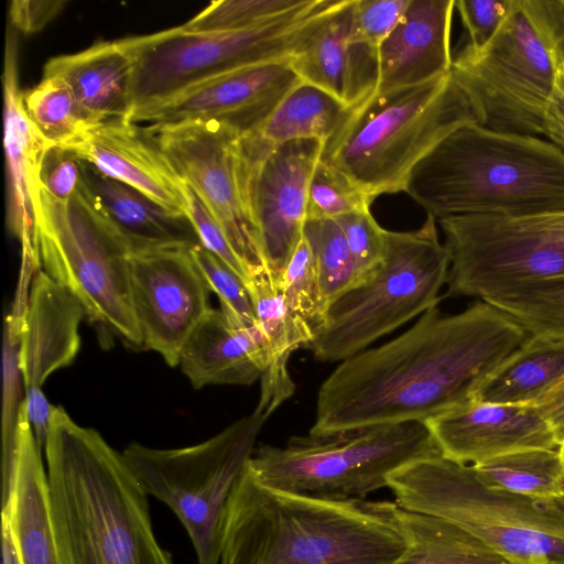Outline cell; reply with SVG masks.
<instances>
[{
    "label": "cell",
    "instance_id": "obj_1",
    "mask_svg": "<svg viewBox=\"0 0 564 564\" xmlns=\"http://www.w3.org/2000/svg\"><path fill=\"white\" fill-rule=\"evenodd\" d=\"M528 336L514 318L481 300L455 314L434 306L392 340L340 361L318 390L310 435L424 423L471 401Z\"/></svg>",
    "mask_w": 564,
    "mask_h": 564
},
{
    "label": "cell",
    "instance_id": "obj_2",
    "mask_svg": "<svg viewBox=\"0 0 564 564\" xmlns=\"http://www.w3.org/2000/svg\"><path fill=\"white\" fill-rule=\"evenodd\" d=\"M61 564H175L122 453L53 405L44 444Z\"/></svg>",
    "mask_w": 564,
    "mask_h": 564
},
{
    "label": "cell",
    "instance_id": "obj_3",
    "mask_svg": "<svg viewBox=\"0 0 564 564\" xmlns=\"http://www.w3.org/2000/svg\"><path fill=\"white\" fill-rule=\"evenodd\" d=\"M408 545L391 501H328L272 489L247 466L228 501L219 564H392Z\"/></svg>",
    "mask_w": 564,
    "mask_h": 564
},
{
    "label": "cell",
    "instance_id": "obj_4",
    "mask_svg": "<svg viewBox=\"0 0 564 564\" xmlns=\"http://www.w3.org/2000/svg\"><path fill=\"white\" fill-rule=\"evenodd\" d=\"M405 193L435 219L564 209V152L536 135L467 123L412 172Z\"/></svg>",
    "mask_w": 564,
    "mask_h": 564
},
{
    "label": "cell",
    "instance_id": "obj_5",
    "mask_svg": "<svg viewBox=\"0 0 564 564\" xmlns=\"http://www.w3.org/2000/svg\"><path fill=\"white\" fill-rule=\"evenodd\" d=\"M467 123L480 124L451 70L419 85L372 93L348 107L323 145L321 162L373 200L405 192L417 164Z\"/></svg>",
    "mask_w": 564,
    "mask_h": 564
},
{
    "label": "cell",
    "instance_id": "obj_6",
    "mask_svg": "<svg viewBox=\"0 0 564 564\" xmlns=\"http://www.w3.org/2000/svg\"><path fill=\"white\" fill-rule=\"evenodd\" d=\"M563 64V0H512L485 46L464 45L453 56L452 74L470 98L480 124L541 137L543 110Z\"/></svg>",
    "mask_w": 564,
    "mask_h": 564
},
{
    "label": "cell",
    "instance_id": "obj_7",
    "mask_svg": "<svg viewBox=\"0 0 564 564\" xmlns=\"http://www.w3.org/2000/svg\"><path fill=\"white\" fill-rule=\"evenodd\" d=\"M388 488L400 508L455 523L511 564H564V498L491 489L442 455L399 469Z\"/></svg>",
    "mask_w": 564,
    "mask_h": 564
},
{
    "label": "cell",
    "instance_id": "obj_8",
    "mask_svg": "<svg viewBox=\"0 0 564 564\" xmlns=\"http://www.w3.org/2000/svg\"><path fill=\"white\" fill-rule=\"evenodd\" d=\"M344 2L311 0L273 22L247 30L192 32L178 25L119 39L132 67L129 121L218 75L291 59Z\"/></svg>",
    "mask_w": 564,
    "mask_h": 564
},
{
    "label": "cell",
    "instance_id": "obj_9",
    "mask_svg": "<svg viewBox=\"0 0 564 564\" xmlns=\"http://www.w3.org/2000/svg\"><path fill=\"white\" fill-rule=\"evenodd\" d=\"M449 267V251L433 216L415 230L386 229L382 261L326 307L307 347L322 361H343L365 350L437 306Z\"/></svg>",
    "mask_w": 564,
    "mask_h": 564
},
{
    "label": "cell",
    "instance_id": "obj_10",
    "mask_svg": "<svg viewBox=\"0 0 564 564\" xmlns=\"http://www.w3.org/2000/svg\"><path fill=\"white\" fill-rule=\"evenodd\" d=\"M441 451L423 422L383 424L254 449L247 469L275 490L328 501L362 500L392 474Z\"/></svg>",
    "mask_w": 564,
    "mask_h": 564
},
{
    "label": "cell",
    "instance_id": "obj_11",
    "mask_svg": "<svg viewBox=\"0 0 564 564\" xmlns=\"http://www.w3.org/2000/svg\"><path fill=\"white\" fill-rule=\"evenodd\" d=\"M34 238L43 271L70 291L86 314L143 345L130 290V248L95 208L84 183L69 202L41 185L33 198Z\"/></svg>",
    "mask_w": 564,
    "mask_h": 564
},
{
    "label": "cell",
    "instance_id": "obj_12",
    "mask_svg": "<svg viewBox=\"0 0 564 564\" xmlns=\"http://www.w3.org/2000/svg\"><path fill=\"white\" fill-rule=\"evenodd\" d=\"M269 416L254 409L210 438L185 447L131 443L122 456L142 489L185 528L198 564H219L227 506Z\"/></svg>",
    "mask_w": 564,
    "mask_h": 564
},
{
    "label": "cell",
    "instance_id": "obj_13",
    "mask_svg": "<svg viewBox=\"0 0 564 564\" xmlns=\"http://www.w3.org/2000/svg\"><path fill=\"white\" fill-rule=\"evenodd\" d=\"M451 256L446 296L481 301L564 275V209L436 219Z\"/></svg>",
    "mask_w": 564,
    "mask_h": 564
},
{
    "label": "cell",
    "instance_id": "obj_14",
    "mask_svg": "<svg viewBox=\"0 0 564 564\" xmlns=\"http://www.w3.org/2000/svg\"><path fill=\"white\" fill-rule=\"evenodd\" d=\"M141 128L219 225L248 281L268 271L241 178V135L218 121Z\"/></svg>",
    "mask_w": 564,
    "mask_h": 564
},
{
    "label": "cell",
    "instance_id": "obj_15",
    "mask_svg": "<svg viewBox=\"0 0 564 564\" xmlns=\"http://www.w3.org/2000/svg\"><path fill=\"white\" fill-rule=\"evenodd\" d=\"M322 151L316 140L270 145L256 133L240 137L242 184L268 272L276 282L303 236L308 187Z\"/></svg>",
    "mask_w": 564,
    "mask_h": 564
},
{
    "label": "cell",
    "instance_id": "obj_16",
    "mask_svg": "<svg viewBox=\"0 0 564 564\" xmlns=\"http://www.w3.org/2000/svg\"><path fill=\"white\" fill-rule=\"evenodd\" d=\"M191 247L131 251L130 290L142 343L178 366L189 335L209 312L210 289Z\"/></svg>",
    "mask_w": 564,
    "mask_h": 564
},
{
    "label": "cell",
    "instance_id": "obj_17",
    "mask_svg": "<svg viewBox=\"0 0 564 564\" xmlns=\"http://www.w3.org/2000/svg\"><path fill=\"white\" fill-rule=\"evenodd\" d=\"M84 314V306L70 291L41 269L33 275L20 328L19 365L23 403L41 448L53 408L42 387L53 372L70 365L78 354Z\"/></svg>",
    "mask_w": 564,
    "mask_h": 564
},
{
    "label": "cell",
    "instance_id": "obj_18",
    "mask_svg": "<svg viewBox=\"0 0 564 564\" xmlns=\"http://www.w3.org/2000/svg\"><path fill=\"white\" fill-rule=\"evenodd\" d=\"M290 61L260 63L218 75L156 108L135 115L130 122L162 127L218 121L240 135L256 133L290 90L301 83Z\"/></svg>",
    "mask_w": 564,
    "mask_h": 564
},
{
    "label": "cell",
    "instance_id": "obj_19",
    "mask_svg": "<svg viewBox=\"0 0 564 564\" xmlns=\"http://www.w3.org/2000/svg\"><path fill=\"white\" fill-rule=\"evenodd\" d=\"M62 149L101 175L140 192L169 213L186 217L187 184L139 124L117 120L90 126Z\"/></svg>",
    "mask_w": 564,
    "mask_h": 564
},
{
    "label": "cell",
    "instance_id": "obj_20",
    "mask_svg": "<svg viewBox=\"0 0 564 564\" xmlns=\"http://www.w3.org/2000/svg\"><path fill=\"white\" fill-rule=\"evenodd\" d=\"M442 456L464 465L525 448H555L556 438L532 405L469 401L426 422Z\"/></svg>",
    "mask_w": 564,
    "mask_h": 564
},
{
    "label": "cell",
    "instance_id": "obj_21",
    "mask_svg": "<svg viewBox=\"0 0 564 564\" xmlns=\"http://www.w3.org/2000/svg\"><path fill=\"white\" fill-rule=\"evenodd\" d=\"M3 85L4 152L9 176L8 224L20 240L22 260L39 265L34 238L33 198L42 185L41 172L47 152L55 147L30 120L19 85L17 31L6 36Z\"/></svg>",
    "mask_w": 564,
    "mask_h": 564
},
{
    "label": "cell",
    "instance_id": "obj_22",
    "mask_svg": "<svg viewBox=\"0 0 564 564\" xmlns=\"http://www.w3.org/2000/svg\"><path fill=\"white\" fill-rule=\"evenodd\" d=\"M455 0H410L403 17L377 48L373 93L419 85L452 70Z\"/></svg>",
    "mask_w": 564,
    "mask_h": 564
},
{
    "label": "cell",
    "instance_id": "obj_23",
    "mask_svg": "<svg viewBox=\"0 0 564 564\" xmlns=\"http://www.w3.org/2000/svg\"><path fill=\"white\" fill-rule=\"evenodd\" d=\"M268 365L267 340L259 324L243 326L214 307L187 338L178 364L196 389L208 384H252L261 379Z\"/></svg>",
    "mask_w": 564,
    "mask_h": 564
},
{
    "label": "cell",
    "instance_id": "obj_24",
    "mask_svg": "<svg viewBox=\"0 0 564 564\" xmlns=\"http://www.w3.org/2000/svg\"><path fill=\"white\" fill-rule=\"evenodd\" d=\"M352 4L354 0H345L290 61L301 82L347 107L370 96L377 82V51L352 45L349 40Z\"/></svg>",
    "mask_w": 564,
    "mask_h": 564
},
{
    "label": "cell",
    "instance_id": "obj_25",
    "mask_svg": "<svg viewBox=\"0 0 564 564\" xmlns=\"http://www.w3.org/2000/svg\"><path fill=\"white\" fill-rule=\"evenodd\" d=\"M131 74L130 58L119 40L52 57L43 68L44 76H57L69 86L89 126L129 121Z\"/></svg>",
    "mask_w": 564,
    "mask_h": 564
},
{
    "label": "cell",
    "instance_id": "obj_26",
    "mask_svg": "<svg viewBox=\"0 0 564 564\" xmlns=\"http://www.w3.org/2000/svg\"><path fill=\"white\" fill-rule=\"evenodd\" d=\"M22 402L17 431L15 480L8 511L22 564H61L50 508L47 473Z\"/></svg>",
    "mask_w": 564,
    "mask_h": 564
},
{
    "label": "cell",
    "instance_id": "obj_27",
    "mask_svg": "<svg viewBox=\"0 0 564 564\" xmlns=\"http://www.w3.org/2000/svg\"><path fill=\"white\" fill-rule=\"evenodd\" d=\"M84 177L93 205L123 238L130 251L199 243L186 217L169 213L140 192L101 175L86 162Z\"/></svg>",
    "mask_w": 564,
    "mask_h": 564
},
{
    "label": "cell",
    "instance_id": "obj_28",
    "mask_svg": "<svg viewBox=\"0 0 564 564\" xmlns=\"http://www.w3.org/2000/svg\"><path fill=\"white\" fill-rule=\"evenodd\" d=\"M247 286L269 351V365L260 379L261 393L256 409L270 416L295 390L288 361L293 351L310 344L313 327L289 306L278 282L268 271L252 275Z\"/></svg>",
    "mask_w": 564,
    "mask_h": 564
},
{
    "label": "cell",
    "instance_id": "obj_29",
    "mask_svg": "<svg viewBox=\"0 0 564 564\" xmlns=\"http://www.w3.org/2000/svg\"><path fill=\"white\" fill-rule=\"evenodd\" d=\"M564 377V339L530 335L480 383L473 401L532 405Z\"/></svg>",
    "mask_w": 564,
    "mask_h": 564
},
{
    "label": "cell",
    "instance_id": "obj_30",
    "mask_svg": "<svg viewBox=\"0 0 564 564\" xmlns=\"http://www.w3.org/2000/svg\"><path fill=\"white\" fill-rule=\"evenodd\" d=\"M408 538L392 564H511L455 523L400 508Z\"/></svg>",
    "mask_w": 564,
    "mask_h": 564
},
{
    "label": "cell",
    "instance_id": "obj_31",
    "mask_svg": "<svg viewBox=\"0 0 564 564\" xmlns=\"http://www.w3.org/2000/svg\"><path fill=\"white\" fill-rule=\"evenodd\" d=\"M487 487L538 500L564 498V457L561 446L525 448L471 465Z\"/></svg>",
    "mask_w": 564,
    "mask_h": 564
},
{
    "label": "cell",
    "instance_id": "obj_32",
    "mask_svg": "<svg viewBox=\"0 0 564 564\" xmlns=\"http://www.w3.org/2000/svg\"><path fill=\"white\" fill-rule=\"evenodd\" d=\"M347 106L313 85L301 82L282 99L256 132L270 145L316 140L323 145L341 122Z\"/></svg>",
    "mask_w": 564,
    "mask_h": 564
},
{
    "label": "cell",
    "instance_id": "obj_33",
    "mask_svg": "<svg viewBox=\"0 0 564 564\" xmlns=\"http://www.w3.org/2000/svg\"><path fill=\"white\" fill-rule=\"evenodd\" d=\"M485 302L510 315L530 335L564 339V275L521 284Z\"/></svg>",
    "mask_w": 564,
    "mask_h": 564
},
{
    "label": "cell",
    "instance_id": "obj_34",
    "mask_svg": "<svg viewBox=\"0 0 564 564\" xmlns=\"http://www.w3.org/2000/svg\"><path fill=\"white\" fill-rule=\"evenodd\" d=\"M23 310L13 306L4 321L2 350V503L9 509L14 490L17 431L21 400L22 376L19 365L20 328Z\"/></svg>",
    "mask_w": 564,
    "mask_h": 564
},
{
    "label": "cell",
    "instance_id": "obj_35",
    "mask_svg": "<svg viewBox=\"0 0 564 564\" xmlns=\"http://www.w3.org/2000/svg\"><path fill=\"white\" fill-rule=\"evenodd\" d=\"M25 111L39 131L55 147L66 148L90 126L69 86L57 76H44L23 91Z\"/></svg>",
    "mask_w": 564,
    "mask_h": 564
},
{
    "label": "cell",
    "instance_id": "obj_36",
    "mask_svg": "<svg viewBox=\"0 0 564 564\" xmlns=\"http://www.w3.org/2000/svg\"><path fill=\"white\" fill-rule=\"evenodd\" d=\"M303 236L316 261L325 311L335 299L355 286L360 275L344 232L335 219L306 220Z\"/></svg>",
    "mask_w": 564,
    "mask_h": 564
},
{
    "label": "cell",
    "instance_id": "obj_37",
    "mask_svg": "<svg viewBox=\"0 0 564 564\" xmlns=\"http://www.w3.org/2000/svg\"><path fill=\"white\" fill-rule=\"evenodd\" d=\"M311 0L213 1L182 26L192 32H225L257 28L273 22Z\"/></svg>",
    "mask_w": 564,
    "mask_h": 564
},
{
    "label": "cell",
    "instance_id": "obj_38",
    "mask_svg": "<svg viewBox=\"0 0 564 564\" xmlns=\"http://www.w3.org/2000/svg\"><path fill=\"white\" fill-rule=\"evenodd\" d=\"M372 202L343 174L319 160L308 187L306 220L336 219L369 209Z\"/></svg>",
    "mask_w": 564,
    "mask_h": 564
},
{
    "label": "cell",
    "instance_id": "obj_39",
    "mask_svg": "<svg viewBox=\"0 0 564 564\" xmlns=\"http://www.w3.org/2000/svg\"><path fill=\"white\" fill-rule=\"evenodd\" d=\"M189 252L210 291L218 296L220 308L243 326L258 325L246 281L200 243L192 246Z\"/></svg>",
    "mask_w": 564,
    "mask_h": 564
},
{
    "label": "cell",
    "instance_id": "obj_40",
    "mask_svg": "<svg viewBox=\"0 0 564 564\" xmlns=\"http://www.w3.org/2000/svg\"><path fill=\"white\" fill-rule=\"evenodd\" d=\"M289 306L312 327L319 323L324 307L321 300L318 272L313 251L302 236L279 282Z\"/></svg>",
    "mask_w": 564,
    "mask_h": 564
},
{
    "label": "cell",
    "instance_id": "obj_41",
    "mask_svg": "<svg viewBox=\"0 0 564 564\" xmlns=\"http://www.w3.org/2000/svg\"><path fill=\"white\" fill-rule=\"evenodd\" d=\"M410 0H354L350 43L377 51L400 22Z\"/></svg>",
    "mask_w": 564,
    "mask_h": 564
},
{
    "label": "cell",
    "instance_id": "obj_42",
    "mask_svg": "<svg viewBox=\"0 0 564 564\" xmlns=\"http://www.w3.org/2000/svg\"><path fill=\"white\" fill-rule=\"evenodd\" d=\"M335 220L344 232L361 280L384 257L386 229L379 226L370 209L347 214Z\"/></svg>",
    "mask_w": 564,
    "mask_h": 564
},
{
    "label": "cell",
    "instance_id": "obj_43",
    "mask_svg": "<svg viewBox=\"0 0 564 564\" xmlns=\"http://www.w3.org/2000/svg\"><path fill=\"white\" fill-rule=\"evenodd\" d=\"M512 0H455L467 34L465 46L479 50L496 34L511 9Z\"/></svg>",
    "mask_w": 564,
    "mask_h": 564
},
{
    "label": "cell",
    "instance_id": "obj_44",
    "mask_svg": "<svg viewBox=\"0 0 564 564\" xmlns=\"http://www.w3.org/2000/svg\"><path fill=\"white\" fill-rule=\"evenodd\" d=\"M84 169L85 162L75 154L53 147L42 166V186L55 199L69 202L84 183Z\"/></svg>",
    "mask_w": 564,
    "mask_h": 564
},
{
    "label": "cell",
    "instance_id": "obj_45",
    "mask_svg": "<svg viewBox=\"0 0 564 564\" xmlns=\"http://www.w3.org/2000/svg\"><path fill=\"white\" fill-rule=\"evenodd\" d=\"M187 212L186 217L193 226L199 243L221 259L247 283L248 275L240 260L232 250L229 241L219 225L208 213L194 192L187 186Z\"/></svg>",
    "mask_w": 564,
    "mask_h": 564
},
{
    "label": "cell",
    "instance_id": "obj_46",
    "mask_svg": "<svg viewBox=\"0 0 564 564\" xmlns=\"http://www.w3.org/2000/svg\"><path fill=\"white\" fill-rule=\"evenodd\" d=\"M66 4L65 0H13L9 7L11 28L23 34L40 32Z\"/></svg>",
    "mask_w": 564,
    "mask_h": 564
},
{
    "label": "cell",
    "instance_id": "obj_47",
    "mask_svg": "<svg viewBox=\"0 0 564 564\" xmlns=\"http://www.w3.org/2000/svg\"><path fill=\"white\" fill-rule=\"evenodd\" d=\"M542 135L564 152V64L556 73L543 110Z\"/></svg>",
    "mask_w": 564,
    "mask_h": 564
},
{
    "label": "cell",
    "instance_id": "obj_48",
    "mask_svg": "<svg viewBox=\"0 0 564 564\" xmlns=\"http://www.w3.org/2000/svg\"><path fill=\"white\" fill-rule=\"evenodd\" d=\"M551 427L557 444H564V377L543 393L533 404Z\"/></svg>",
    "mask_w": 564,
    "mask_h": 564
},
{
    "label": "cell",
    "instance_id": "obj_49",
    "mask_svg": "<svg viewBox=\"0 0 564 564\" xmlns=\"http://www.w3.org/2000/svg\"><path fill=\"white\" fill-rule=\"evenodd\" d=\"M1 519L2 564H22L9 520L4 516Z\"/></svg>",
    "mask_w": 564,
    "mask_h": 564
},
{
    "label": "cell",
    "instance_id": "obj_50",
    "mask_svg": "<svg viewBox=\"0 0 564 564\" xmlns=\"http://www.w3.org/2000/svg\"><path fill=\"white\" fill-rule=\"evenodd\" d=\"M561 449H562V454H563V457H564V446L563 445L561 446Z\"/></svg>",
    "mask_w": 564,
    "mask_h": 564
},
{
    "label": "cell",
    "instance_id": "obj_51",
    "mask_svg": "<svg viewBox=\"0 0 564 564\" xmlns=\"http://www.w3.org/2000/svg\"><path fill=\"white\" fill-rule=\"evenodd\" d=\"M561 446H562V445H561ZM563 446H564V444H563Z\"/></svg>",
    "mask_w": 564,
    "mask_h": 564
}]
</instances>
